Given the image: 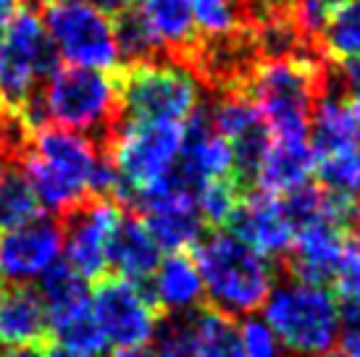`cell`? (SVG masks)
I'll list each match as a JSON object with an SVG mask.
<instances>
[{
	"mask_svg": "<svg viewBox=\"0 0 360 357\" xmlns=\"http://www.w3.org/2000/svg\"><path fill=\"white\" fill-rule=\"evenodd\" d=\"M40 208L66 216L90 197H119V176L108 150L90 134L42 124L27 131L19 158Z\"/></svg>",
	"mask_w": 360,
	"mask_h": 357,
	"instance_id": "6da1fadb",
	"label": "cell"
},
{
	"mask_svg": "<svg viewBox=\"0 0 360 357\" xmlns=\"http://www.w3.org/2000/svg\"><path fill=\"white\" fill-rule=\"evenodd\" d=\"M19 119L27 129L53 124L105 142L121 121L119 87L108 71L56 66Z\"/></svg>",
	"mask_w": 360,
	"mask_h": 357,
	"instance_id": "7a4b0ae2",
	"label": "cell"
},
{
	"mask_svg": "<svg viewBox=\"0 0 360 357\" xmlns=\"http://www.w3.org/2000/svg\"><path fill=\"white\" fill-rule=\"evenodd\" d=\"M205 299L226 316H255L276 287V271L269 258L252 249L229 228H216L195 245Z\"/></svg>",
	"mask_w": 360,
	"mask_h": 357,
	"instance_id": "3957f363",
	"label": "cell"
},
{
	"mask_svg": "<svg viewBox=\"0 0 360 357\" xmlns=\"http://www.w3.org/2000/svg\"><path fill=\"white\" fill-rule=\"evenodd\" d=\"M329 84V71L316 56L300 53L260 60L245 84L274 142H308L310 110Z\"/></svg>",
	"mask_w": 360,
	"mask_h": 357,
	"instance_id": "277c9868",
	"label": "cell"
},
{
	"mask_svg": "<svg viewBox=\"0 0 360 357\" xmlns=\"http://www.w3.org/2000/svg\"><path fill=\"white\" fill-rule=\"evenodd\" d=\"M260 310L284 352L292 357H316L340 342L342 305L326 284L290 278L271 289Z\"/></svg>",
	"mask_w": 360,
	"mask_h": 357,
	"instance_id": "5b68a950",
	"label": "cell"
},
{
	"mask_svg": "<svg viewBox=\"0 0 360 357\" xmlns=\"http://www.w3.org/2000/svg\"><path fill=\"white\" fill-rule=\"evenodd\" d=\"M121 119L184 124L200 103V79L181 60H140L116 77Z\"/></svg>",
	"mask_w": 360,
	"mask_h": 357,
	"instance_id": "8992f818",
	"label": "cell"
},
{
	"mask_svg": "<svg viewBox=\"0 0 360 357\" xmlns=\"http://www.w3.org/2000/svg\"><path fill=\"white\" fill-rule=\"evenodd\" d=\"M184 124L124 119L105 139L110 166L119 176V202H134L137 195L169 176L181 150Z\"/></svg>",
	"mask_w": 360,
	"mask_h": 357,
	"instance_id": "52a82bcc",
	"label": "cell"
},
{
	"mask_svg": "<svg viewBox=\"0 0 360 357\" xmlns=\"http://www.w3.org/2000/svg\"><path fill=\"white\" fill-rule=\"evenodd\" d=\"M56 60L40 13L19 6L0 37V113L19 116L58 66Z\"/></svg>",
	"mask_w": 360,
	"mask_h": 357,
	"instance_id": "ba28073f",
	"label": "cell"
},
{
	"mask_svg": "<svg viewBox=\"0 0 360 357\" xmlns=\"http://www.w3.org/2000/svg\"><path fill=\"white\" fill-rule=\"evenodd\" d=\"M40 19L56 56L69 66L110 71L121 63L113 19L90 0H42Z\"/></svg>",
	"mask_w": 360,
	"mask_h": 357,
	"instance_id": "9c48e42d",
	"label": "cell"
},
{
	"mask_svg": "<svg viewBox=\"0 0 360 357\" xmlns=\"http://www.w3.org/2000/svg\"><path fill=\"white\" fill-rule=\"evenodd\" d=\"M92 316L101 328L105 349L150 347L160 331V310L142 284L119 276H103L92 292Z\"/></svg>",
	"mask_w": 360,
	"mask_h": 357,
	"instance_id": "30bf717a",
	"label": "cell"
},
{
	"mask_svg": "<svg viewBox=\"0 0 360 357\" xmlns=\"http://www.w3.org/2000/svg\"><path fill=\"white\" fill-rule=\"evenodd\" d=\"M121 202L113 197H90L63 216L60 260L84 281L108 276V245L119 226Z\"/></svg>",
	"mask_w": 360,
	"mask_h": 357,
	"instance_id": "8fae6325",
	"label": "cell"
},
{
	"mask_svg": "<svg viewBox=\"0 0 360 357\" xmlns=\"http://www.w3.org/2000/svg\"><path fill=\"white\" fill-rule=\"evenodd\" d=\"M134 205L140 208L137 216L153 234L160 252H190L202 239L205 223L195 202V192L179 184L171 174L137 195Z\"/></svg>",
	"mask_w": 360,
	"mask_h": 357,
	"instance_id": "7c38bea8",
	"label": "cell"
},
{
	"mask_svg": "<svg viewBox=\"0 0 360 357\" xmlns=\"http://www.w3.org/2000/svg\"><path fill=\"white\" fill-rule=\"evenodd\" d=\"M63 252V228L48 216L0 231V281L37 284Z\"/></svg>",
	"mask_w": 360,
	"mask_h": 357,
	"instance_id": "4fadbf2b",
	"label": "cell"
},
{
	"mask_svg": "<svg viewBox=\"0 0 360 357\" xmlns=\"http://www.w3.org/2000/svg\"><path fill=\"white\" fill-rule=\"evenodd\" d=\"M213 126L229 142L234 158V178L250 181L260 169V160L271 145L269 129L263 124L258 105L252 103L248 89H226V95L208 113Z\"/></svg>",
	"mask_w": 360,
	"mask_h": 357,
	"instance_id": "5bb4252c",
	"label": "cell"
},
{
	"mask_svg": "<svg viewBox=\"0 0 360 357\" xmlns=\"http://www.w3.org/2000/svg\"><path fill=\"white\" fill-rule=\"evenodd\" d=\"M171 176L187 189L198 192L216 178H234V158L229 142L221 137L205 110H195L184 121L181 150Z\"/></svg>",
	"mask_w": 360,
	"mask_h": 357,
	"instance_id": "9a60e30c",
	"label": "cell"
},
{
	"mask_svg": "<svg viewBox=\"0 0 360 357\" xmlns=\"http://www.w3.org/2000/svg\"><path fill=\"white\" fill-rule=\"evenodd\" d=\"M229 226V231H234L269 260L287 258L295 239V226L287 216L284 200L260 189L240 197V205L234 210Z\"/></svg>",
	"mask_w": 360,
	"mask_h": 357,
	"instance_id": "2e32d148",
	"label": "cell"
},
{
	"mask_svg": "<svg viewBox=\"0 0 360 357\" xmlns=\"http://www.w3.org/2000/svg\"><path fill=\"white\" fill-rule=\"evenodd\" d=\"M347 239L350 231L342 221L321 219L295 228L292 247L284 258L290 278H300L308 284H329L347 247Z\"/></svg>",
	"mask_w": 360,
	"mask_h": 357,
	"instance_id": "e0dca14e",
	"label": "cell"
},
{
	"mask_svg": "<svg viewBox=\"0 0 360 357\" xmlns=\"http://www.w3.org/2000/svg\"><path fill=\"white\" fill-rule=\"evenodd\" d=\"M148 284V294L155 308L160 313H169L171 318H184L202 308L205 287L192 252H169L166 258H160Z\"/></svg>",
	"mask_w": 360,
	"mask_h": 357,
	"instance_id": "ac0fdd59",
	"label": "cell"
},
{
	"mask_svg": "<svg viewBox=\"0 0 360 357\" xmlns=\"http://www.w3.org/2000/svg\"><path fill=\"white\" fill-rule=\"evenodd\" d=\"M51 337L48 310L37 287L11 284L0 294V347H42Z\"/></svg>",
	"mask_w": 360,
	"mask_h": 357,
	"instance_id": "d6986e66",
	"label": "cell"
},
{
	"mask_svg": "<svg viewBox=\"0 0 360 357\" xmlns=\"http://www.w3.org/2000/svg\"><path fill=\"white\" fill-rule=\"evenodd\" d=\"M163 252L137 213H124L108 245L110 276L145 284L160 263Z\"/></svg>",
	"mask_w": 360,
	"mask_h": 357,
	"instance_id": "ffe728a7",
	"label": "cell"
},
{
	"mask_svg": "<svg viewBox=\"0 0 360 357\" xmlns=\"http://www.w3.org/2000/svg\"><path fill=\"white\" fill-rule=\"evenodd\" d=\"M308 142L316 158L360 145V129L352 119L350 105L345 98H340V92L331 84H326V89L321 92V98L310 110Z\"/></svg>",
	"mask_w": 360,
	"mask_h": 357,
	"instance_id": "44dd1931",
	"label": "cell"
},
{
	"mask_svg": "<svg viewBox=\"0 0 360 357\" xmlns=\"http://www.w3.org/2000/svg\"><path fill=\"white\" fill-rule=\"evenodd\" d=\"M316 171V155L310 142H274L271 139L260 169L252 178V187L284 197L297 187L308 184Z\"/></svg>",
	"mask_w": 360,
	"mask_h": 357,
	"instance_id": "7402d4cb",
	"label": "cell"
},
{
	"mask_svg": "<svg viewBox=\"0 0 360 357\" xmlns=\"http://www.w3.org/2000/svg\"><path fill=\"white\" fill-rule=\"evenodd\" d=\"M137 11L155 34L160 50H169L174 58L187 63L198 48L190 0H137Z\"/></svg>",
	"mask_w": 360,
	"mask_h": 357,
	"instance_id": "603a6c76",
	"label": "cell"
},
{
	"mask_svg": "<svg viewBox=\"0 0 360 357\" xmlns=\"http://www.w3.org/2000/svg\"><path fill=\"white\" fill-rule=\"evenodd\" d=\"M37 284H40L37 292L45 302V310H48L51 331L74 320V318L87 316L92 310L90 281H84L79 273H74L63 260L56 263Z\"/></svg>",
	"mask_w": 360,
	"mask_h": 357,
	"instance_id": "cb8c5ba5",
	"label": "cell"
},
{
	"mask_svg": "<svg viewBox=\"0 0 360 357\" xmlns=\"http://www.w3.org/2000/svg\"><path fill=\"white\" fill-rule=\"evenodd\" d=\"M195 357H245L240 344V323L216 308H200L184 316Z\"/></svg>",
	"mask_w": 360,
	"mask_h": 357,
	"instance_id": "d4e9b609",
	"label": "cell"
},
{
	"mask_svg": "<svg viewBox=\"0 0 360 357\" xmlns=\"http://www.w3.org/2000/svg\"><path fill=\"white\" fill-rule=\"evenodd\" d=\"M321 42L334 60L360 58V0H350L342 8L331 11L321 32Z\"/></svg>",
	"mask_w": 360,
	"mask_h": 357,
	"instance_id": "484cf974",
	"label": "cell"
},
{
	"mask_svg": "<svg viewBox=\"0 0 360 357\" xmlns=\"http://www.w3.org/2000/svg\"><path fill=\"white\" fill-rule=\"evenodd\" d=\"M313 174L319 176V184L326 192H334L347 200L360 197V145L316 158Z\"/></svg>",
	"mask_w": 360,
	"mask_h": 357,
	"instance_id": "4316f807",
	"label": "cell"
},
{
	"mask_svg": "<svg viewBox=\"0 0 360 357\" xmlns=\"http://www.w3.org/2000/svg\"><path fill=\"white\" fill-rule=\"evenodd\" d=\"M195 30L208 40L245 32V0H190Z\"/></svg>",
	"mask_w": 360,
	"mask_h": 357,
	"instance_id": "83f0119b",
	"label": "cell"
},
{
	"mask_svg": "<svg viewBox=\"0 0 360 357\" xmlns=\"http://www.w3.org/2000/svg\"><path fill=\"white\" fill-rule=\"evenodd\" d=\"M37 216H42V208L30 181L21 176V171H6L0 178V231L21 226Z\"/></svg>",
	"mask_w": 360,
	"mask_h": 357,
	"instance_id": "f1b7e54d",
	"label": "cell"
},
{
	"mask_svg": "<svg viewBox=\"0 0 360 357\" xmlns=\"http://www.w3.org/2000/svg\"><path fill=\"white\" fill-rule=\"evenodd\" d=\"M113 27H116V45H119L121 58H127L129 63L158 58V40H155V34L150 32V27L145 24V19H142L140 11L134 6L129 11L119 13L113 19Z\"/></svg>",
	"mask_w": 360,
	"mask_h": 357,
	"instance_id": "f546056e",
	"label": "cell"
},
{
	"mask_svg": "<svg viewBox=\"0 0 360 357\" xmlns=\"http://www.w3.org/2000/svg\"><path fill=\"white\" fill-rule=\"evenodd\" d=\"M195 202L200 210L202 223L216 228L229 226L234 210L240 205V181L237 178H216L202 184L195 192Z\"/></svg>",
	"mask_w": 360,
	"mask_h": 357,
	"instance_id": "4dcf8cb0",
	"label": "cell"
},
{
	"mask_svg": "<svg viewBox=\"0 0 360 357\" xmlns=\"http://www.w3.org/2000/svg\"><path fill=\"white\" fill-rule=\"evenodd\" d=\"M331 284L340 305H360V234H350Z\"/></svg>",
	"mask_w": 360,
	"mask_h": 357,
	"instance_id": "1f68e13d",
	"label": "cell"
},
{
	"mask_svg": "<svg viewBox=\"0 0 360 357\" xmlns=\"http://www.w3.org/2000/svg\"><path fill=\"white\" fill-rule=\"evenodd\" d=\"M240 344L245 357H284L281 342L263 318L245 316L240 323Z\"/></svg>",
	"mask_w": 360,
	"mask_h": 357,
	"instance_id": "d6a6232c",
	"label": "cell"
},
{
	"mask_svg": "<svg viewBox=\"0 0 360 357\" xmlns=\"http://www.w3.org/2000/svg\"><path fill=\"white\" fill-rule=\"evenodd\" d=\"M155 357H195L192 349V339L187 331V320L184 318H174L171 323L160 326L158 337H155Z\"/></svg>",
	"mask_w": 360,
	"mask_h": 357,
	"instance_id": "836d02e7",
	"label": "cell"
},
{
	"mask_svg": "<svg viewBox=\"0 0 360 357\" xmlns=\"http://www.w3.org/2000/svg\"><path fill=\"white\" fill-rule=\"evenodd\" d=\"M342 352L360 357V305H342Z\"/></svg>",
	"mask_w": 360,
	"mask_h": 357,
	"instance_id": "e575fe53",
	"label": "cell"
},
{
	"mask_svg": "<svg viewBox=\"0 0 360 357\" xmlns=\"http://www.w3.org/2000/svg\"><path fill=\"white\" fill-rule=\"evenodd\" d=\"M340 63V84L342 87L360 89V58H347V60H337Z\"/></svg>",
	"mask_w": 360,
	"mask_h": 357,
	"instance_id": "d590c367",
	"label": "cell"
},
{
	"mask_svg": "<svg viewBox=\"0 0 360 357\" xmlns=\"http://www.w3.org/2000/svg\"><path fill=\"white\" fill-rule=\"evenodd\" d=\"M90 3L98 6L103 13H108L110 19H116L119 13H124V11H129L134 6V0H90Z\"/></svg>",
	"mask_w": 360,
	"mask_h": 357,
	"instance_id": "8d00e7d4",
	"label": "cell"
},
{
	"mask_svg": "<svg viewBox=\"0 0 360 357\" xmlns=\"http://www.w3.org/2000/svg\"><path fill=\"white\" fill-rule=\"evenodd\" d=\"M16 11H19V0H0V37H3V32L8 30Z\"/></svg>",
	"mask_w": 360,
	"mask_h": 357,
	"instance_id": "74e56055",
	"label": "cell"
},
{
	"mask_svg": "<svg viewBox=\"0 0 360 357\" xmlns=\"http://www.w3.org/2000/svg\"><path fill=\"white\" fill-rule=\"evenodd\" d=\"M0 357H45L42 347H0Z\"/></svg>",
	"mask_w": 360,
	"mask_h": 357,
	"instance_id": "f35d334b",
	"label": "cell"
},
{
	"mask_svg": "<svg viewBox=\"0 0 360 357\" xmlns=\"http://www.w3.org/2000/svg\"><path fill=\"white\" fill-rule=\"evenodd\" d=\"M45 357H98V355H87V352H79V349H69V347H60V344H53Z\"/></svg>",
	"mask_w": 360,
	"mask_h": 357,
	"instance_id": "ab89813d",
	"label": "cell"
},
{
	"mask_svg": "<svg viewBox=\"0 0 360 357\" xmlns=\"http://www.w3.org/2000/svg\"><path fill=\"white\" fill-rule=\"evenodd\" d=\"M347 105H350L352 119H355V124H358V129H360V89H352L350 98H347Z\"/></svg>",
	"mask_w": 360,
	"mask_h": 357,
	"instance_id": "60d3db41",
	"label": "cell"
},
{
	"mask_svg": "<svg viewBox=\"0 0 360 357\" xmlns=\"http://www.w3.org/2000/svg\"><path fill=\"white\" fill-rule=\"evenodd\" d=\"M113 357H155L150 347L142 349H124V352H113Z\"/></svg>",
	"mask_w": 360,
	"mask_h": 357,
	"instance_id": "b9f144b4",
	"label": "cell"
},
{
	"mask_svg": "<svg viewBox=\"0 0 360 357\" xmlns=\"http://www.w3.org/2000/svg\"><path fill=\"white\" fill-rule=\"evenodd\" d=\"M321 3H323V6L329 8V13H331V11L342 8V6H345V3H350V0H321Z\"/></svg>",
	"mask_w": 360,
	"mask_h": 357,
	"instance_id": "7bdbcfd3",
	"label": "cell"
},
{
	"mask_svg": "<svg viewBox=\"0 0 360 357\" xmlns=\"http://www.w3.org/2000/svg\"><path fill=\"white\" fill-rule=\"evenodd\" d=\"M6 171H8V155L0 150V178L6 176Z\"/></svg>",
	"mask_w": 360,
	"mask_h": 357,
	"instance_id": "ee69618b",
	"label": "cell"
},
{
	"mask_svg": "<svg viewBox=\"0 0 360 357\" xmlns=\"http://www.w3.org/2000/svg\"><path fill=\"white\" fill-rule=\"evenodd\" d=\"M316 357H347L342 349H329V352H321V355H316Z\"/></svg>",
	"mask_w": 360,
	"mask_h": 357,
	"instance_id": "f6af8a7d",
	"label": "cell"
},
{
	"mask_svg": "<svg viewBox=\"0 0 360 357\" xmlns=\"http://www.w3.org/2000/svg\"><path fill=\"white\" fill-rule=\"evenodd\" d=\"M352 219H358V228H360V205L355 208V216H352ZM358 234H360V231H358Z\"/></svg>",
	"mask_w": 360,
	"mask_h": 357,
	"instance_id": "bcb514c9",
	"label": "cell"
},
{
	"mask_svg": "<svg viewBox=\"0 0 360 357\" xmlns=\"http://www.w3.org/2000/svg\"><path fill=\"white\" fill-rule=\"evenodd\" d=\"M0 294H3V281H0Z\"/></svg>",
	"mask_w": 360,
	"mask_h": 357,
	"instance_id": "7dc6e473",
	"label": "cell"
},
{
	"mask_svg": "<svg viewBox=\"0 0 360 357\" xmlns=\"http://www.w3.org/2000/svg\"><path fill=\"white\" fill-rule=\"evenodd\" d=\"M0 150H3V145H0ZM3 152H6V150H3Z\"/></svg>",
	"mask_w": 360,
	"mask_h": 357,
	"instance_id": "c3c4849f",
	"label": "cell"
}]
</instances>
